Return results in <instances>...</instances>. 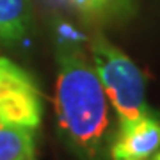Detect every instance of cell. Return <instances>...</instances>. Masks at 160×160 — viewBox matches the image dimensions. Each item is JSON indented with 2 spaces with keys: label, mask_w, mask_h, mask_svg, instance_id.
<instances>
[{
  "label": "cell",
  "mask_w": 160,
  "mask_h": 160,
  "mask_svg": "<svg viewBox=\"0 0 160 160\" xmlns=\"http://www.w3.org/2000/svg\"><path fill=\"white\" fill-rule=\"evenodd\" d=\"M32 130L0 121V160H32Z\"/></svg>",
  "instance_id": "6"
},
{
  "label": "cell",
  "mask_w": 160,
  "mask_h": 160,
  "mask_svg": "<svg viewBox=\"0 0 160 160\" xmlns=\"http://www.w3.org/2000/svg\"><path fill=\"white\" fill-rule=\"evenodd\" d=\"M91 55L94 71L119 118V123L141 118L149 107L144 96V75L137 64L103 36H96L91 41Z\"/></svg>",
  "instance_id": "2"
},
{
  "label": "cell",
  "mask_w": 160,
  "mask_h": 160,
  "mask_svg": "<svg viewBox=\"0 0 160 160\" xmlns=\"http://www.w3.org/2000/svg\"><path fill=\"white\" fill-rule=\"evenodd\" d=\"M62 2L77 7V9H80V11L98 12V11H103V9L109 6L110 2H114V0H62Z\"/></svg>",
  "instance_id": "7"
},
{
  "label": "cell",
  "mask_w": 160,
  "mask_h": 160,
  "mask_svg": "<svg viewBox=\"0 0 160 160\" xmlns=\"http://www.w3.org/2000/svg\"><path fill=\"white\" fill-rule=\"evenodd\" d=\"M41 114V96L32 77L0 55V121L32 130L39 125Z\"/></svg>",
  "instance_id": "3"
},
{
  "label": "cell",
  "mask_w": 160,
  "mask_h": 160,
  "mask_svg": "<svg viewBox=\"0 0 160 160\" xmlns=\"http://www.w3.org/2000/svg\"><path fill=\"white\" fill-rule=\"evenodd\" d=\"M30 22L29 0H0V41L14 43L27 32Z\"/></svg>",
  "instance_id": "5"
},
{
  "label": "cell",
  "mask_w": 160,
  "mask_h": 160,
  "mask_svg": "<svg viewBox=\"0 0 160 160\" xmlns=\"http://www.w3.org/2000/svg\"><path fill=\"white\" fill-rule=\"evenodd\" d=\"M107 94L86 53L64 48L59 53L55 114L59 128L82 160H102L109 137Z\"/></svg>",
  "instance_id": "1"
},
{
  "label": "cell",
  "mask_w": 160,
  "mask_h": 160,
  "mask_svg": "<svg viewBox=\"0 0 160 160\" xmlns=\"http://www.w3.org/2000/svg\"><path fill=\"white\" fill-rule=\"evenodd\" d=\"M160 151V114L148 109L141 118L119 123L110 144L112 160H149Z\"/></svg>",
  "instance_id": "4"
},
{
  "label": "cell",
  "mask_w": 160,
  "mask_h": 160,
  "mask_svg": "<svg viewBox=\"0 0 160 160\" xmlns=\"http://www.w3.org/2000/svg\"><path fill=\"white\" fill-rule=\"evenodd\" d=\"M149 160H160V151H158V153H155V155H153V157H151Z\"/></svg>",
  "instance_id": "8"
}]
</instances>
